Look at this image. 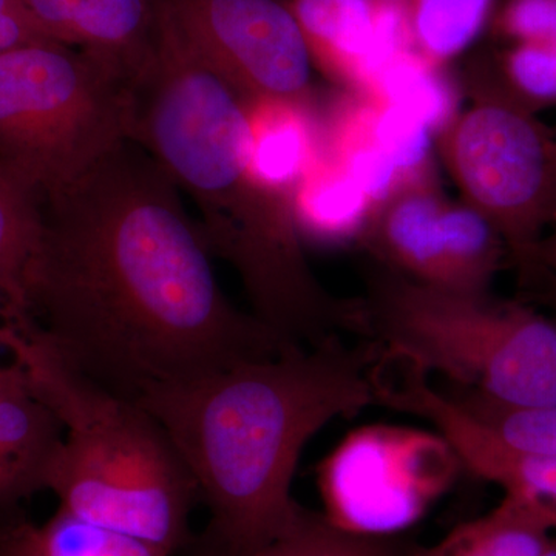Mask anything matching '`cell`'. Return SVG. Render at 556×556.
Listing matches in <instances>:
<instances>
[{
  "label": "cell",
  "mask_w": 556,
  "mask_h": 556,
  "mask_svg": "<svg viewBox=\"0 0 556 556\" xmlns=\"http://www.w3.org/2000/svg\"><path fill=\"white\" fill-rule=\"evenodd\" d=\"M40 212L28 316L113 393L137 401L292 345L229 302L177 185L137 142L113 149Z\"/></svg>",
  "instance_id": "obj_1"
},
{
  "label": "cell",
  "mask_w": 556,
  "mask_h": 556,
  "mask_svg": "<svg viewBox=\"0 0 556 556\" xmlns=\"http://www.w3.org/2000/svg\"><path fill=\"white\" fill-rule=\"evenodd\" d=\"M155 20L152 56L134 80L130 141L197 204L208 252L237 270L262 324L298 345L358 332L361 303L332 298L311 273L294 195L254 169L249 102Z\"/></svg>",
  "instance_id": "obj_2"
},
{
  "label": "cell",
  "mask_w": 556,
  "mask_h": 556,
  "mask_svg": "<svg viewBox=\"0 0 556 556\" xmlns=\"http://www.w3.org/2000/svg\"><path fill=\"white\" fill-rule=\"evenodd\" d=\"M375 361V348L334 336L137 399L169 434L208 508L204 538L230 556H254L302 521L306 508L291 489L303 448L338 417L378 404Z\"/></svg>",
  "instance_id": "obj_3"
},
{
  "label": "cell",
  "mask_w": 556,
  "mask_h": 556,
  "mask_svg": "<svg viewBox=\"0 0 556 556\" xmlns=\"http://www.w3.org/2000/svg\"><path fill=\"white\" fill-rule=\"evenodd\" d=\"M11 354L64 431L46 484L60 507L169 556L189 547L199 490L160 420L72 367L35 324Z\"/></svg>",
  "instance_id": "obj_4"
},
{
  "label": "cell",
  "mask_w": 556,
  "mask_h": 556,
  "mask_svg": "<svg viewBox=\"0 0 556 556\" xmlns=\"http://www.w3.org/2000/svg\"><path fill=\"white\" fill-rule=\"evenodd\" d=\"M362 334L453 388L517 408L556 405V324L535 311L408 278H380L362 303Z\"/></svg>",
  "instance_id": "obj_5"
},
{
  "label": "cell",
  "mask_w": 556,
  "mask_h": 556,
  "mask_svg": "<svg viewBox=\"0 0 556 556\" xmlns=\"http://www.w3.org/2000/svg\"><path fill=\"white\" fill-rule=\"evenodd\" d=\"M134 79L58 40L0 53V169L42 204L129 141Z\"/></svg>",
  "instance_id": "obj_6"
},
{
  "label": "cell",
  "mask_w": 556,
  "mask_h": 556,
  "mask_svg": "<svg viewBox=\"0 0 556 556\" xmlns=\"http://www.w3.org/2000/svg\"><path fill=\"white\" fill-rule=\"evenodd\" d=\"M445 166L464 197L500 233L508 254L529 266L556 228V137L535 109L501 86L439 131Z\"/></svg>",
  "instance_id": "obj_7"
},
{
  "label": "cell",
  "mask_w": 556,
  "mask_h": 556,
  "mask_svg": "<svg viewBox=\"0 0 556 556\" xmlns=\"http://www.w3.org/2000/svg\"><path fill=\"white\" fill-rule=\"evenodd\" d=\"M156 16L249 102L308 109L313 56L283 0H152Z\"/></svg>",
  "instance_id": "obj_8"
},
{
  "label": "cell",
  "mask_w": 556,
  "mask_h": 556,
  "mask_svg": "<svg viewBox=\"0 0 556 556\" xmlns=\"http://www.w3.org/2000/svg\"><path fill=\"white\" fill-rule=\"evenodd\" d=\"M362 237L397 276L460 294H486L507 252L495 228L444 199L431 174L380 201Z\"/></svg>",
  "instance_id": "obj_9"
},
{
  "label": "cell",
  "mask_w": 556,
  "mask_h": 556,
  "mask_svg": "<svg viewBox=\"0 0 556 556\" xmlns=\"http://www.w3.org/2000/svg\"><path fill=\"white\" fill-rule=\"evenodd\" d=\"M372 380L378 404L428 420L471 473L500 485L504 493L556 504V456L507 444L407 361L379 354Z\"/></svg>",
  "instance_id": "obj_10"
},
{
  "label": "cell",
  "mask_w": 556,
  "mask_h": 556,
  "mask_svg": "<svg viewBox=\"0 0 556 556\" xmlns=\"http://www.w3.org/2000/svg\"><path fill=\"white\" fill-rule=\"evenodd\" d=\"M358 433L320 467L325 518L351 532L390 536L422 515L444 481L420 473V457L391 473L397 463L390 457L397 430L369 428Z\"/></svg>",
  "instance_id": "obj_11"
},
{
  "label": "cell",
  "mask_w": 556,
  "mask_h": 556,
  "mask_svg": "<svg viewBox=\"0 0 556 556\" xmlns=\"http://www.w3.org/2000/svg\"><path fill=\"white\" fill-rule=\"evenodd\" d=\"M291 7L313 60L358 93L401 51L413 49L402 5L382 0H294Z\"/></svg>",
  "instance_id": "obj_12"
},
{
  "label": "cell",
  "mask_w": 556,
  "mask_h": 556,
  "mask_svg": "<svg viewBox=\"0 0 556 556\" xmlns=\"http://www.w3.org/2000/svg\"><path fill=\"white\" fill-rule=\"evenodd\" d=\"M58 42L89 51L131 79L152 56V0H22Z\"/></svg>",
  "instance_id": "obj_13"
},
{
  "label": "cell",
  "mask_w": 556,
  "mask_h": 556,
  "mask_svg": "<svg viewBox=\"0 0 556 556\" xmlns=\"http://www.w3.org/2000/svg\"><path fill=\"white\" fill-rule=\"evenodd\" d=\"M62 438L60 419L21 362L0 365V511L46 489Z\"/></svg>",
  "instance_id": "obj_14"
},
{
  "label": "cell",
  "mask_w": 556,
  "mask_h": 556,
  "mask_svg": "<svg viewBox=\"0 0 556 556\" xmlns=\"http://www.w3.org/2000/svg\"><path fill=\"white\" fill-rule=\"evenodd\" d=\"M556 533V504L515 493L484 517L457 526L433 546L407 556H541Z\"/></svg>",
  "instance_id": "obj_15"
},
{
  "label": "cell",
  "mask_w": 556,
  "mask_h": 556,
  "mask_svg": "<svg viewBox=\"0 0 556 556\" xmlns=\"http://www.w3.org/2000/svg\"><path fill=\"white\" fill-rule=\"evenodd\" d=\"M249 115L255 172L266 185L294 195L321 146L308 110L262 101L249 104Z\"/></svg>",
  "instance_id": "obj_16"
},
{
  "label": "cell",
  "mask_w": 556,
  "mask_h": 556,
  "mask_svg": "<svg viewBox=\"0 0 556 556\" xmlns=\"http://www.w3.org/2000/svg\"><path fill=\"white\" fill-rule=\"evenodd\" d=\"M300 230L324 240L364 232L375 203L350 170L320 146L294 192Z\"/></svg>",
  "instance_id": "obj_17"
},
{
  "label": "cell",
  "mask_w": 556,
  "mask_h": 556,
  "mask_svg": "<svg viewBox=\"0 0 556 556\" xmlns=\"http://www.w3.org/2000/svg\"><path fill=\"white\" fill-rule=\"evenodd\" d=\"M0 556H169L161 548L86 521L58 507L56 514L33 525L24 519L0 525Z\"/></svg>",
  "instance_id": "obj_18"
},
{
  "label": "cell",
  "mask_w": 556,
  "mask_h": 556,
  "mask_svg": "<svg viewBox=\"0 0 556 556\" xmlns=\"http://www.w3.org/2000/svg\"><path fill=\"white\" fill-rule=\"evenodd\" d=\"M40 233V204L0 169V299L20 328L31 321L25 277L38 251Z\"/></svg>",
  "instance_id": "obj_19"
},
{
  "label": "cell",
  "mask_w": 556,
  "mask_h": 556,
  "mask_svg": "<svg viewBox=\"0 0 556 556\" xmlns=\"http://www.w3.org/2000/svg\"><path fill=\"white\" fill-rule=\"evenodd\" d=\"M437 67L416 50L401 51L361 94L402 110L441 131L456 113L452 93Z\"/></svg>",
  "instance_id": "obj_20"
},
{
  "label": "cell",
  "mask_w": 556,
  "mask_h": 556,
  "mask_svg": "<svg viewBox=\"0 0 556 556\" xmlns=\"http://www.w3.org/2000/svg\"><path fill=\"white\" fill-rule=\"evenodd\" d=\"M492 0H408L405 21L413 49L441 64L467 49L481 31Z\"/></svg>",
  "instance_id": "obj_21"
},
{
  "label": "cell",
  "mask_w": 556,
  "mask_h": 556,
  "mask_svg": "<svg viewBox=\"0 0 556 556\" xmlns=\"http://www.w3.org/2000/svg\"><path fill=\"white\" fill-rule=\"evenodd\" d=\"M445 393L507 444L556 456V405L517 408L460 388L450 387Z\"/></svg>",
  "instance_id": "obj_22"
},
{
  "label": "cell",
  "mask_w": 556,
  "mask_h": 556,
  "mask_svg": "<svg viewBox=\"0 0 556 556\" xmlns=\"http://www.w3.org/2000/svg\"><path fill=\"white\" fill-rule=\"evenodd\" d=\"M390 536L364 535L332 525L321 515L306 510L305 517L287 535L278 538L254 556H407Z\"/></svg>",
  "instance_id": "obj_23"
},
{
  "label": "cell",
  "mask_w": 556,
  "mask_h": 556,
  "mask_svg": "<svg viewBox=\"0 0 556 556\" xmlns=\"http://www.w3.org/2000/svg\"><path fill=\"white\" fill-rule=\"evenodd\" d=\"M517 42L540 43L530 64V86L543 105H556V0H510L501 17Z\"/></svg>",
  "instance_id": "obj_24"
},
{
  "label": "cell",
  "mask_w": 556,
  "mask_h": 556,
  "mask_svg": "<svg viewBox=\"0 0 556 556\" xmlns=\"http://www.w3.org/2000/svg\"><path fill=\"white\" fill-rule=\"evenodd\" d=\"M54 40L22 0H0V53Z\"/></svg>",
  "instance_id": "obj_25"
},
{
  "label": "cell",
  "mask_w": 556,
  "mask_h": 556,
  "mask_svg": "<svg viewBox=\"0 0 556 556\" xmlns=\"http://www.w3.org/2000/svg\"><path fill=\"white\" fill-rule=\"evenodd\" d=\"M529 266H541L556 278V228L538 244Z\"/></svg>",
  "instance_id": "obj_26"
},
{
  "label": "cell",
  "mask_w": 556,
  "mask_h": 556,
  "mask_svg": "<svg viewBox=\"0 0 556 556\" xmlns=\"http://www.w3.org/2000/svg\"><path fill=\"white\" fill-rule=\"evenodd\" d=\"M190 556H230L228 552L223 551L217 544L212 543L207 538L201 536L195 541Z\"/></svg>",
  "instance_id": "obj_27"
},
{
  "label": "cell",
  "mask_w": 556,
  "mask_h": 556,
  "mask_svg": "<svg viewBox=\"0 0 556 556\" xmlns=\"http://www.w3.org/2000/svg\"><path fill=\"white\" fill-rule=\"evenodd\" d=\"M541 556H556V533L552 536V540L548 541L547 547L544 548L543 554Z\"/></svg>",
  "instance_id": "obj_28"
},
{
  "label": "cell",
  "mask_w": 556,
  "mask_h": 556,
  "mask_svg": "<svg viewBox=\"0 0 556 556\" xmlns=\"http://www.w3.org/2000/svg\"><path fill=\"white\" fill-rule=\"evenodd\" d=\"M382 2L394 3V5H402V7H404L405 3L408 2V0H382Z\"/></svg>",
  "instance_id": "obj_29"
},
{
  "label": "cell",
  "mask_w": 556,
  "mask_h": 556,
  "mask_svg": "<svg viewBox=\"0 0 556 556\" xmlns=\"http://www.w3.org/2000/svg\"><path fill=\"white\" fill-rule=\"evenodd\" d=\"M552 298H554L555 306H556V278H554V291H552Z\"/></svg>",
  "instance_id": "obj_30"
}]
</instances>
